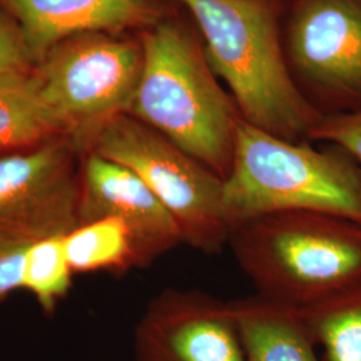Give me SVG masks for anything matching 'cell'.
I'll return each mask as SVG.
<instances>
[{
	"mask_svg": "<svg viewBox=\"0 0 361 361\" xmlns=\"http://www.w3.org/2000/svg\"><path fill=\"white\" fill-rule=\"evenodd\" d=\"M30 243L0 232V300L22 289L23 258Z\"/></svg>",
	"mask_w": 361,
	"mask_h": 361,
	"instance_id": "obj_19",
	"label": "cell"
},
{
	"mask_svg": "<svg viewBox=\"0 0 361 361\" xmlns=\"http://www.w3.org/2000/svg\"><path fill=\"white\" fill-rule=\"evenodd\" d=\"M300 310L325 361H361V283Z\"/></svg>",
	"mask_w": 361,
	"mask_h": 361,
	"instance_id": "obj_14",
	"label": "cell"
},
{
	"mask_svg": "<svg viewBox=\"0 0 361 361\" xmlns=\"http://www.w3.org/2000/svg\"><path fill=\"white\" fill-rule=\"evenodd\" d=\"M310 142L338 145L361 165V113L322 116L310 134Z\"/></svg>",
	"mask_w": 361,
	"mask_h": 361,
	"instance_id": "obj_18",
	"label": "cell"
},
{
	"mask_svg": "<svg viewBox=\"0 0 361 361\" xmlns=\"http://www.w3.org/2000/svg\"><path fill=\"white\" fill-rule=\"evenodd\" d=\"M61 134L59 122L39 94L34 73L0 80V152L31 147Z\"/></svg>",
	"mask_w": 361,
	"mask_h": 361,
	"instance_id": "obj_13",
	"label": "cell"
},
{
	"mask_svg": "<svg viewBox=\"0 0 361 361\" xmlns=\"http://www.w3.org/2000/svg\"><path fill=\"white\" fill-rule=\"evenodd\" d=\"M134 361H245L229 302L194 289H166L143 312Z\"/></svg>",
	"mask_w": 361,
	"mask_h": 361,
	"instance_id": "obj_9",
	"label": "cell"
},
{
	"mask_svg": "<svg viewBox=\"0 0 361 361\" xmlns=\"http://www.w3.org/2000/svg\"><path fill=\"white\" fill-rule=\"evenodd\" d=\"M138 38L142 74L128 114L225 180L244 118L209 65L193 18L180 6L158 25L140 32Z\"/></svg>",
	"mask_w": 361,
	"mask_h": 361,
	"instance_id": "obj_1",
	"label": "cell"
},
{
	"mask_svg": "<svg viewBox=\"0 0 361 361\" xmlns=\"http://www.w3.org/2000/svg\"><path fill=\"white\" fill-rule=\"evenodd\" d=\"M229 304L245 361H322L298 308L258 293Z\"/></svg>",
	"mask_w": 361,
	"mask_h": 361,
	"instance_id": "obj_12",
	"label": "cell"
},
{
	"mask_svg": "<svg viewBox=\"0 0 361 361\" xmlns=\"http://www.w3.org/2000/svg\"><path fill=\"white\" fill-rule=\"evenodd\" d=\"M140 38L91 32L66 39L39 62V94L80 154L116 116L128 114L142 74Z\"/></svg>",
	"mask_w": 361,
	"mask_h": 361,
	"instance_id": "obj_5",
	"label": "cell"
},
{
	"mask_svg": "<svg viewBox=\"0 0 361 361\" xmlns=\"http://www.w3.org/2000/svg\"><path fill=\"white\" fill-rule=\"evenodd\" d=\"M228 245L258 295L298 310L361 283V224L280 212L231 228Z\"/></svg>",
	"mask_w": 361,
	"mask_h": 361,
	"instance_id": "obj_4",
	"label": "cell"
},
{
	"mask_svg": "<svg viewBox=\"0 0 361 361\" xmlns=\"http://www.w3.org/2000/svg\"><path fill=\"white\" fill-rule=\"evenodd\" d=\"M204 40L209 65L252 126L290 142H310L320 116L285 63L280 0H178Z\"/></svg>",
	"mask_w": 361,
	"mask_h": 361,
	"instance_id": "obj_2",
	"label": "cell"
},
{
	"mask_svg": "<svg viewBox=\"0 0 361 361\" xmlns=\"http://www.w3.org/2000/svg\"><path fill=\"white\" fill-rule=\"evenodd\" d=\"M290 142L240 121L224 180L229 229L280 212H313L361 224V165L335 143Z\"/></svg>",
	"mask_w": 361,
	"mask_h": 361,
	"instance_id": "obj_3",
	"label": "cell"
},
{
	"mask_svg": "<svg viewBox=\"0 0 361 361\" xmlns=\"http://www.w3.org/2000/svg\"><path fill=\"white\" fill-rule=\"evenodd\" d=\"M285 63L323 116L361 113V0H289L281 18Z\"/></svg>",
	"mask_w": 361,
	"mask_h": 361,
	"instance_id": "obj_7",
	"label": "cell"
},
{
	"mask_svg": "<svg viewBox=\"0 0 361 361\" xmlns=\"http://www.w3.org/2000/svg\"><path fill=\"white\" fill-rule=\"evenodd\" d=\"M74 273L128 271L135 268L129 231L122 221L102 219L82 224L63 237Z\"/></svg>",
	"mask_w": 361,
	"mask_h": 361,
	"instance_id": "obj_15",
	"label": "cell"
},
{
	"mask_svg": "<svg viewBox=\"0 0 361 361\" xmlns=\"http://www.w3.org/2000/svg\"><path fill=\"white\" fill-rule=\"evenodd\" d=\"M87 152L135 173L177 222L183 244L207 255L228 245L224 180L161 133L122 114L104 125Z\"/></svg>",
	"mask_w": 361,
	"mask_h": 361,
	"instance_id": "obj_6",
	"label": "cell"
},
{
	"mask_svg": "<svg viewBox=\"0 0 361 361\" xmlns=\"http://www.w3.org/2000/svg\"><path fill=\"white\" fill-rule=\"evenodd\" d=\"M80 154L67 135L0 157V232L30 244L79 226Z\"/></svg>",
	"mask_w": 361,
	"mask_h": 361,
	"instance_id": "obj_8",
	"label": "cell"
},
{
	"mask_svg": "<svg viewBox=\"0 0 361 361\" xmlns=\"http://www.w3.org/2000/svg\"><path fill=\"white\" fill-rule=\"evenodd\" d=\"M73 269L63 237L40 240L28 246L22 267V289L30 292L44 313H52L71 285Z\"/></svg>",
	"mask_w": 361,
	"mask_h": 361,
	"instance_id": "obj_16",
	"label": "cell"
},
{
	"mask_svg": "<svg viewBox=\"0 0 361 361\" xmlns=\"http://www.w3.org/2000/svg\"><path fill=\"white\" fill-rule=\"evenodd\" d=\"M180 6L178 0H0V10L20 27L34 62L82 34H140Z\"/></svg>",
	"mask_w": 361,
	"mask_h": 361,
	"instance_id": "obj_11",
	"label": "cell"
},
{
	"mask_svg": "<svg viewBox=\"0 0 361 361\" xmlns=\"http://www.w3.org/2000/svg\"><path fill=\"white\" fill-rule=\"evenodd\" d=\"M280 1H283V3H286V1H289V0H280Z\"/></svg>",
	"mask_w": 361,
	"mask_h": 361,
	"instance_id": "obj_20",
	"label": "cell"
},
{
	"mask_svg": "<svg viewBox=\"0 0 361 361\" xmlns=\"http://www.w3.org/2000/svg\"><path fill=\"white\" fill-rule=\"evenodd\" d=\"M79 225L116 219L128 228L135 268L145 269L182 244L177 222L130 169L94 152L79 166Z\"/></svg>",
	"mask_w": 361,
	"mask_h": 361,
	"instance_id": "obj_10",
	"label": "cell"
},
{
	"mask_svg": "<svg viewBox=\"0 0 361 361\" xmlns=\"http://www.w3.org/2000/svg\"><path fill=\"white\" fill-rule=\"evenodd\" d=\"M32 62L34 58L18 22L0 10V80L28 74Z\"/></svg>",
	"mask_w": 361,
	"mask_h": 361,
	"instance_id": "obj_17",
	"label": "cell"
}]
</instances>
